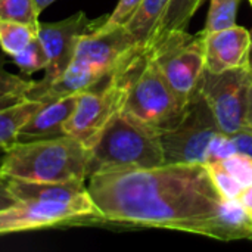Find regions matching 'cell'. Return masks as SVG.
<instances>
[{
    "label": "cell",
    "instance_id": "2",
    "mask_svg": "<svg viewBox=\"0 0 252 252\" xmlns=\"http://www.w3.org/2000/svg\"><path fill=\"white\" fill-rule=\"evenodd\" d=\"M143 49L124 25L112 28L100 25L96 31L81 37L69 66L59 78L50 83L34 81L25 99L46 103L78 94L111 77Z\"/></svg>",
    "mask_w": 252,
    "mask_h": 252
},
{
    "label": "cell",
    "instance_id": "33",
    "mask_svg": "<svg viewBox=\"0 0 252 252\" xmlns=\"http://www.w3.org/2000/svg\"><path fill=\"white\" fill-rule=\"evenodd\" d=\"M250 72H251V78H252V47H251V61H250Z\"/></svg>",
    "mask_w": 252,
    "mask_h": 252
},
{
    "label": "cell",
    "instance_id": "36",
    "mask_svg": "<svg viewBox=\"0 0 252 252\" xmlns=\"http://www.w3.org/2000/svg\"><path fill=\"white\" fill-rule=\"evenodd\" d=\"M250 1H251V0H250Z\"/></svg>",
    "mask_w": 252,
    "mask_h": 252
},
{
    "label": "cell",
    "instance_id": "28",
    "mask_svg": "<svg viewBox=\"0 0 252 252\" xmlns=\"http://www.w3.org/2000/svg\"><path fill=\"white\" fill-rule=\"evenodd\" d=\"M19 201L13 196V193L10 192V188H9V182H7V177L3 176L0 173V211L1 210H6L15 204H18Z\"/></svg>",
    "mask_w": 252,
    "mask_h": 252
},
{
    "label": "cell",
    "instance_id": "4",
    "mask_svg": "<svg viewBox=\"0 0 252 252\" xmlns=\"http://www.w3.org/2000/svg\"><path fill=\"white\" fill-rule=\"evenodd\" d=\"M90 149L71 136L16 143L4 158L1 174L38 183L87 179Z\"/></svg>",
    "mask_w": 252,
    "mask_h": 252
},
{
    "label": "cell",
    "instance_id": "17",
    "mask_svg": "<svg viewBox=\"0 0 252 252\" xmlns=\"http://www.w3.org/2000/svg\"><path fill=\"white\" fill-rule=\"evenodd\" d=\"M170 0H143L131 19L124 25L142 47L146 46L154 28L162 16Z\"/></svg>",
    "mask_w": 252,
    "mask_h": 252
},
{
    "label": "cell",
    "instance_id": "13",
    "mask_svg": "<svg viewBox=\"0 0 252 252\" xmlns=\"http://www.w3.org/2000/svg\"><path fill=\"white\" fill-rule=\"evenodd\" d=\"M77 99L78 94H71L43 103L21 128L18 134V143L66 136L65 123L72 115L77 106Z\"/></svg>",
    "mask_w": 252,
    "mask_h": 252
},
{
    "label": "cell",
    "instance_id": "3",
    "mask_svg": "<svg viewBox=\"0 0 252 252\" xmlns=\"http://www.w3.org/2000/svg\"><path fill=\"white\" fill-rule=\"evenodd\" d=\"M164 164L159 131L121 109L90 148L87 179L103 171L154 168Z\"/></svg>",
    "mask_w": 252,
    "mask_h": 252
},
{
    "label": "cell",
    "instance_id": "10",
    "mask_svg": "<svg viewBox=\"0 0 252 252\" xmlns=\"http://www.w3.org/2000/svg\"><path fill=\"white\" fill-rule=\"evenodd\" d=\"M251 84L250 68H233L220 74L205 71L198 89L208 102L221 133L233 136L245 126Z\"/></svg>",
    "mask_w": 252,
    "mask_h": 252
},
{
    "label": "cell",
    "instance_id": "7",
    "mask_svg": "<svg viewBox=\"0 0 252 252\" xmlns=\"http://www.w3.org/2000/svg\"><path fill=\"white\" fill-rule=\"evenodd\" d=\"M100 223L105 221L92 196L75 202L19 201L0 211V236L28 230Z\"/></svg>",
    "mask_w": 252,
    "mask_h": 252
},
{
    "label": "cell",
    "instance_id": "8",
    "mask_svg": "<svg viewBox=\"0 0 252 252\" xmlns=\"http://www.w3.org/2000/svg\"><path fill=\"white\" fill-rule=\"evenodd\" d=\"M146 52L171 89L190 99L205 74V35L173 31Z\"/></svg>",
    "mask_w": 252,
    "mask_h": 252
},
{
    "label": "cell",
    "instance_id": "9",
    "mask_svg": "<svg viewBox=\"0 0 252 252\" xmlns=\"http://www.w3.org/2000/svg\"><path fill=\"white\" fill-rule=\"evenodd\" d=\"M217 133L214 114L198 89L179 124L159 133L165 164H205L210 142Z\"/></svg>",
    "mask_w": 252,
    "mask_h": 252
},
{
    "label": "cell",
    "instance_id": "18",
    "mask_svg": "<svg viewBox=\"0 0 252 252\" xmlns=\"http://www.w3.org/2000/svg\"><path fill=\"white\" fill-rule=\"evenodd\" d=\"M37 27L12 21H0V47L3 53L12 58L21 52L34 38H37Z\"/></svg>",
    "mask_w": 252,
    "mask_h": 252
},
{
    "label": "cell",
    "instance_id": "32",
    "mask_svg": "<svg viewBox=\"0 0 252 252\" xmlns=\"http://www.w3.org/2000/svg\"><path fill=\"white\" fill-rule=\"evenodd\" d=\"M6 154H7V149H4V148H1V146H0V173H1V167H3V162H4Z\"/></svg>",
    "mask_w": 252,
    "mask_h": 252
},
{
    "label": "cell",
    "instance_id": "21",
    "mask_svg": "<svg viewBox=\"0 0 252 252\" xmlns=\"http://www.w3.org/2000/svg\"><path fill=\"white\" fill-rule=\"evenodd\" d=\"M38 10L35 0H0V21H12L38 25Z\"/></svg>",
    "mask_w": 252,
    "mask_h": 252
},
{
    "label": "cell",
    "instance_id": "23",
    "mask_svg": "<svg viewBox=\"0 0 252 252\" xmlns=\"http://www.w3.org/2000/svg\"><path fill=\"white\" fill-rule=\"evenodd\" d=\"M205 165L213 180V185L220 193V196L223 199H238L244 186L220 162H210Z\"/></svg>",
    "mask_w": 252,
    "mask_h": 252
},
{
    "label": "cell",
    "instance_id": "16",
    "mask_svg": "<svg viewBox=\"0 0 252 252\" xmlns=\"http://www.w3.org/2000/svg\"><path fill=\"white\" fill-rule=\"evenodd\" d=\"M43 102L24 99L0 109V146L10 149L18 143V134Z\"/></svg>",
    "mask_w": 252,
    "mask_h": 252
},
{
    "label": "cell",
    "instance_id": "29",
    "mask_svg": "<svg viewBox=\"0 0 252 252\" xmlns=\"http://www.w3.org/2000/svg\"><path fill=\"white\" fill-rule=\"evenodd\" d=\"M238 201H239V204L245 208V211H247L250 216H252V185L242 189V192H241L239 196H238Z\"/></svg>",
    "mask_w": 252,
    "mask_h": 252
},
{
    "label": "cell",
    "instance_id": "5",
    "mask_svg": "<svg viewBox=\"0 0 252 252\" xmlns=\"http://www.w3.org/2000/svg\"><path fill=\"white\" fill-rule=\"evenodd\" d=\"M189 100L171 89L145 49L131 77L123 111L161 133L179 124Z\"/></svg>",
    "mask_w": 252,
    "mask_h": 252
},
{
    "label": "cell",
    "instance_id": "24",
    "mask_svg": "<svg viewBox=\"0 0 252 252\" xmlns=\"http://www.w3.org/2000/svg\"><path fill=\"white\" fill-rule=\"evenodd\" d=\"M244 188L252 185V157L238 152L227 159L219 161Z\"/></svg>",
    "mask_w": 252,
    "mask_h": 252
},
{
    "label": "cell",
    "instance_id": "22",
    "mask_svg": "<svg viewBox=\"0 0 252 252\" xmlns=\"http://www.w3.org/2000/svg\"><path fill=\"white\" fill-rule=\"evenodd\" d=\"M15 65L25 74L31 75L40 69H46L49 59L44 52V47L41 46L38 38H34L28 46H25L21 52L12 56Z\"/></svg>",
    "mask_w": 252,
    "mask_h": 252
},
{
    "label": "cell",
    "instance_id": "27",
    "mask_svg": "<svg viewBox=\"0 0 252 252\" xmlns=\"http://www.w3.org/2000/svg\"><path fill=\"white\" fill-rule=\"evenodd\" d=\"M232 139L235 140L238 152H242V154L252 157V127L244 126L238 133H235L232 136Z\"/></svg>",
    "mask_w": 252,
    "mask_h": 252
},
{
    "label": "cell",
    "instance_id": "14",
    "mask_svg": "<svg viewBox=\"0 0 252 252\" xmlns=\"http://www.w3.org/2000/svg\"><path fill=\"white\" fill-rule=\"evenodd\" d=\"M10 192L18 201H61L75 202L89 199L90 193L86 180H74L63 183H38L7 177Z\"/></svg>",
    "mask_w": 252,
    "mask_h": 252
},
{
    "label": "cell",
    "instance_id": "15",
    "mask_svg": "<svg viewBox=\"0 0 252 252\" xmlns=\"http://www.w3.org/2000/svg\"><path fill=\"white\" fill-rule=\"evenodd\" d=\"M202 1L204 0H170L145 49L155 46L173 31H186L192 16L201 7Z\"/></svg>",
    "mask_w": 252,
    "mask_h": 252
},
{
    "label": "cell",
    "instance_id": "19",
    "mask_svg": "<svg viewBox=\"0 0 252 252\" xmlns=\"http://www.w3.org/2000/svg\"><path fill=\"white\" fill-rule=\"evenodd\" d=\"M32 86V80H25L7 72L4 69V58H0V109L24 100Z\"/></svg>",
    "mask_w": 252,
    "mask_h": 252
},
{
    "label": "cell",
    "instance_id": "31",
    "mask_svg": "<svg viewBox=\"0 0 252 252\" xmlns=\"http://www.w3.org/2000/svg\"><path fill=\"white\" fill-rule=\"evenodd\" d=\"M55 0H35V6H37V10L38 13H41L46 7H49Z\"/></svg>",
    "mask_w": 252,
    "mask_h": 252
},
{
    "label": "cell",
    "instance_id": "30",
    "mask_svg": "<svg viewBox=\"0 0 252 252\" xmlns=\"http://www.w3.org/2000/svg\"><path fill=\"white\" fill-rule=\"evenodd\" d=\"M245 126L252 127V84L248 90V109H247V117H245Z\"/></svg>",
    "mask_w": 252,
    "mask_h": 252
},
{
    "label": "cell",
    "instance_id": "6",
    "mask_svg": "<svg viewBox=\"0 0 252 252\" xmlns=\"http://www.w3.org/2000/svg\"><path fill=\"white\" fill-rule=\"evenodd\" d=\"M145 49L127 65L94 87L78 93L77 106L65 123V133L90 149L111 118L123 109L131 77L140 62Z\"/></svg>",
    "mask_w": 252,
    "mask_h": 252
},
{
    "label": "cell",
    "instance_id": "26",
    "mask_svg": "<svg viewBox=\"0 0 252 252\" xmlns=\"http://www.w3.org/2000/svg\"><path fill=\"white\" fill-rule=\"evenodd\" d=\"M143 0H118L115 9L112 10L111 15H108L106 21L102 24L103 28H112L118 25H126L131 16L136 13L139 6L142 4Z\"/></svg>",
    "mask_w": 252,
    "mask_h": 252
},
{
    "label": "cell",
    "instance_id": "12",
    "mask_svg": "<svg viewBox=\"0 0 252 252\" xmlns=\"http://www.w3.org/2000/svg\"><path fill=\"white\" fill-rule=\"evenodd\" d=\"M205 35V71L220 74L233 68H250L251 31L244 27L219 30Z\"/></svg>",
    "mask_w": 252,
    "mask_h": 252
},
{
    "label": "cell",
    "instance_id": "11",
    "mask_svg": "<svg viewBox=\"0 0 252 252\" xmlns=\"http://www.w3.org/2000/svg\"><path fill=\"white\" fill-rule=\"evenodd\" d=\"M106 18L108 16L90 19L84 12H77L58 22H38L37 38L44 47L49 59L46 75L40 81L50 83L59 78L69 66L81 37L96 31Z\"/></svg>",
    "mask_w": 252,
    "mask_h": 252
},
{
    "label": "cell",
    "instance_id": "34",
    "mask_svg": "<svg viewBox=\"0 0 252 252\" xmlns=\"http://www.w3.org/2000/svg\"><path fill=\"white\" fill-rule=\"evenodd\" d=\"M251 40H252V31H251Z\"/></svg>",
    "mask_w": 252,
    "mask_h": 252
},
{
    "label": "cell",
    "instance_id": "35",
    "mask_svg": "<svg viewBox=\"0 0 252 252\" xmlns=\"http://www.w3.org/2000/svg\"><path fill=\"white\" fill-rule=\"evenodd\" d=\"M251 4H252V0H251Z\"/></svg>",
    "mask_w": 252,
    "mask_h": 252
},
{
    "label": "cell",
    "instance_id": "25",
    "mask_svg": "<svg viewBox=\"0 0 252 252\" xmlns=\"http://www.w3.org/2000/svg\"><path fill=\"white\" fill-rule=\"evenodd\" d=\"M235 154H238V148L235 145V140L232 139V136L224 134V133L220 131L210 142V146H208V151H207V162L205 164L219 162V161L227 159L229 157H232Z\"/></svg>",
    "mask_w": 252,
    "mask_h": 252
},
{
    "label": "cell",
    "instance_id": "1",
    "mask_svg": "<svg viewBox=\"0 0 252 252\" xmlns=\"http://www.w3.org/2000/svg\"><path fill=\"white\" fill-rule=\"evenodd\" d=\"M87 190L105 223L202 235L226 242L223 198L205 164H164L96 173Z\"/></svg>",
    "mask_w": 252,
    "mask_h": 252
},
{
    "label": "cell",
    "instance_id": "20",
    "mask_svg": "<svg viewBox=\"0 0 252 252\" xmlns=\"http://www.w3.org/2000/svg\"><path fill=\"white\" fill-rule=\"evenodd\" d=\"M241 0H210L208 18L202 34H210L219 30L233 27L236 22L238 6Z\"/></svg>",
    "mask_w": 252,
    "mask_h": 252
}]
</instances>
